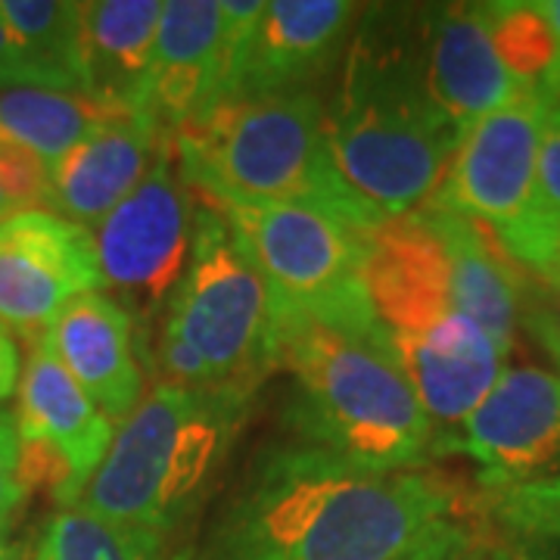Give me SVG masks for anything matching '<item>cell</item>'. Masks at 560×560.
Listing matches in <instances>:
<instances>
[{
	"mask_svg": "<svg viewBox=\"0 0 560 560\" xmlns=\"http://www.w3.org/2000/svg\"><path fill=\"white\" fill-rule=\"evenodd\" d=\"M551 101L521 91L514 101L460 131L455 160L433 200L492 231L526 275L560 261V221L539 206L536 165Z\"/></svg>",
	"mask_w": 560,
	"mask_h": 560,
	"instance_id": "cell-7",
	"label": "cell"
},
{
	"mask_svg": "<svg viewBox=\"0 0 560 560\" xmlns=\"http://www.w3.org/2000/svg\"><path fill=\"white\" fill-rule=\"evenodd\" d=\"M221 79V0H165L138 113L175 131L209 109Z\"/></svg>",
	"mask_w": 560,
	"mask_h": 560,
	"instance_id": "cell-17",
	"label": "cell"
},
{
	"mask_svg": "<svg viewBox=\"0 0 560 560\" xmlns=\"http://www.w3.org/2000/svg\"><path fill=\"white\" fill-rule=\"evenodd\" d=\"M3 445H20V440H16V418L0 408V448Z\"/></svg>",
	"mask_w": 560,
	"mask_h": 560,
	"instance_id": "cell-35",
	"label": "cell"
},
{
	"mask_svg": "<svg viewBox=\"0 0 560 560\" xmlns=\"http://www.w3.org/2000/svg\"><path fill=\"white\" fill-rule=\"evenodd\" d=\"M324 138L349 190L383 219L436 197L460 131L427 101L418 54L364 40L352 44L340 91L324 106Z\"/></svg>",
	"mask_w": 560,
	"mask_h": 560,
	"instance_id": "cell-4",
	"label": "cell"
},
{
	"mask_svg": "<svg viewBox=\"0 0 560 560\" xmlns=\"http://www.w3.org/2000/svg\"><path fill=\"white\" fill-rule=\"evenodd\" d=\"M0 560H28L25 548L7 539V529H0Z\"/></svg>",
	"mask_w": 560,
	"mask_h": 560,
	"instance_id": "cell-36",
	"label": "cell"
},
{
	"mask_svg": "<svg viewBox=\"0 0 560 560\" xmlns=\"http://www.w3.org/2000/svg\"><path fill=\"white\" fill-rule=\"evenodd\" d=\"M536 187H539V206L560 221V101L551 103L545 128H541L539 165H536Z\"/></svg>",
	"mask_w": 560,
	"mask_h": 560,
	"instance_id": "cell-28",
	"label": "cell"
},
{
	"mask_svg": "<svg viewBox=\"0 0 560 560\" xmlns=\"http://www.w3.org/2000/svg\"><path fill=\"white\" fill-rule=\"evenodd\" d=\"M168 140L172 131L143 113L106 121L50 165L54 212L81 228H94L147 178Z\"/></svg>",
	"mask_w": 560,
	"mask_h": 560,
	"instance_id": "cell-15",
	"label": "cell"
},
{
	"mask_svg": "<svg viewBox=\"0 0 560 560\" xmlns=\"http://www.w3.org/2000/svg\"><path fill=\"white\" fill-rule=\"evenodd\" d=\"M28 560H44V558H40V551H38V548H35V555H28Z\"/></svg>",
	"mask_w": 560,
	"mask_h": 560,
	"instance_id": "cell-37",
	"label": "cell"
},
{
	"mask_svg": "<svg viewBox=\"0 0 560 560\" xmlns=\"http://www.w3.org/2000/svg\"><path fill=\"white\" fill-rule=\"evenodd\" d=\"M442 452L474 460L486 492L558 474L560 374L539 364L504 368L458 430L436 436L433 455Z\"/></svg>",
	"mask_w": 560,
	"mask_h": 560,
	"instance_id": "cell-11",
	"label": "cell"
},
{
	"mask_svg": "<svg viewBox=\"0 0 560 560\" xmlns=\"http://www.w3.org/2000/svg\"><path fill=\"white\" fill-rule=\"evenodd\" d=\"M0 20L22 47L57 79L84 91L81 3L69 0H0Z\"/></svg>",
	"mask_w": 560,
	"mask_h": 560,
	"instance_id": "cell-23",
	"label": "cell"
},
{
	"mask_svg": "<svg viewBox=\"0 0 560 560\" xmlns=\"http://www.w3.org/2000/svg\"><path fill=\"white\" fill-rule=\"evenodd\" d=\"M482 533H486V529L474 533L470 539L455 541V545H445V548H433V551L418 555V558H411V560H470V555H474V545H477V539H480Z\"/></svg>",
	"mask_w": 560,
	"mask_h": 560,
	"instance_id": "cell-34",
	"label": "cell"
},
{
	"mask_svg": "<svg viewBox=\"0 0 560 560\" xmlns=\"http://www.w3.org/2000/svg\"><path fill=\"white\" fill-rule=\"evenodd\" d=\"M541 283H545V290L551 293V308L526 305L523 320H529L533 334H536V337L555 352V359L560 361V265L555 271H548V275L541 278Z\"/></svg>",
	"mask_w": 560,
	"mask_h": 560,
	"instance_id": "cell-30",
	"label": "cell"
},
{
	"mask_svg": "<svg viewBox=\"0 0 560 560\" xmlns=\"http://www.w3.org/2000/svg\"><path fill=\"white\" fill-rule=\"evenodd\" d=\"M187 187L212 202H296L361 234L383 215L340 178L324 138V103L312 91L224 101L172 131Z\"/></svg>",
	"mask_w": 560,
	"mask_h": 560,
	"instance_id": "cell-3",
	"label": "cell"
},
{
	"mask_svg": "<svg viewBox=\"0 0 560 560\" xmlns=\"http://www.w3.org/2000/svg\"><path fill=\"white\" fill-rule=\"evenodd\" d=\"M275 368L296 383L290 427L302 445L374 474L415 470L433 455V420L364 287L318 308L275 315Z\"/></svg>",
	"mask_w": 560,
	"mask_h": 560,
	"instance_id": "cell-2",
	"label": "cell"
},
{
	"mask_svg": "<svg viewBox=\"0 0 560 560\" xmlns=\"http://www.w3.org/2000/svg\"><path fill=\"white\" fill-rule=\"evenodd\" d=\"M541 13H545V20H548V25H551V32H555V66H551V72L545 75V81H541V94L548 97L551 103L560 101V0H545L541 3Z\"/></svg>",
	"mask_w": 560,
	"mask_h": 560,
	"instance_id": "cell-33",
	"label": "cell"
},
{
	"mask_svg": "<svg viewBox=\"0 0 560 560\" xmlns=\"http://www.w3.org/2000/svg\"><path fill=\"white\" fill-rule=\"evenodd\" d=\"M25 495L28 489L20 477V445H3L0 448V529H10V521L22 508Z\"/></svg>",
	"mask_w": 560,
	"mask_h": 560,
	"instance_id": "cell-31",
	"label": "cell"
},
{
	"mask_svg": "<svg viewBox=\"0 0 560 560\" xmlns=\"http://www.w3.org/2000/svg\"><path fill=\"white\" fill-rule=\"evenodd\" d=\"M13 418L25 489H50L60 511L75 508L101 467L116 423L69 377L47 337L32 346L22 368L20 408Z\"/></svg>",
	"mask_w": 560,
	"mask_h": 560,
	"instance_id": "cell-10",
	"label": "cell"
},
{
	"mask_svg": "<svg viewBox=\"0 0 560 560\" xmlns=\"http://www.w3.org/2000/svg\"><path fill=\"white\" fill-rule=\"evenodd\" d=\"M47 342L113 423L143 399V371L135 349V318L103 290L81 293L47 330Z\"/></svg>",
	"mask_w": 560,
	"mask_h": 560,
	"instance_id": "cell-16",
	"label": "cell"
},
{
	"mask_svg": "<svg viewBox=\"0 0 560 560\" xmlns=\"http://www.w3.org/2000/svg\"><path fill=\"white\" fill-rule=\"evenodd\" d=\"M44 560H184L168 533L103 521L81 508L57 511L38 539Z\"/></svg>",
	"mask_w": 560,
	"mask_h": 560,
	"instance_id": "cell-22",
	"label": "cell"
},
{
	"mask_svg": "<svg viewBox=\"0 0 560 560\" xmlns=\"http://www.w3.org/2000/svg\"><path fill=\"white\" fill-rule=\"evenodd\" d=\"M91 231L57 212L0 221V327L32 346L81 293L101 290Z\"/></svg>",
	"mask_w": 560,
	"mask_h": 560,
	"instance_id": "cell-12",
	"label": "cell"
},
{
	"mask_svg": "<svg viewBox=\"0 0 560 560\" xmlns=\"http://www.w3.org/2000/svg\"><path fill=\"white\" fill-rule=\"evenodd\" d=\"M418 38L420 88L458 131L523 91L495 54L486 3H452L423 13Z\"/></svg>",
	"mask_w": 560,
	"mask_h": 560,
	"instance_id": "cell-13",
	"label": "cell"
},
{
	"mask_svg": "<svg viewBox=\"0 0 560 560\" xmlns=\"http://www.w3.org/2000/svg\"><path fill=\"white\" fill-rule=\"evenodd\" d=\"M160 0H94L81 3L84 91L138 113L140 91L153 62Z\"/></svg>",
	"mask_w": 560,
	"mask_h": 560,
	"instance_id": "cell-20",
	"label": "cell"
},
{
	"mask_svg": "<svg viewBox=\"0 0 560 560\" xmlns=\"http://www.w3.org/2000/svg\"><path fill=\"white\" fill-rule=\"evenodd\" d=\"M162 383L249 399L275 371L268 283L228 219L200 200L187 271L162 312Z\"/></svg>",
	"mask_w": 560,
	"mask_h": 560,
	"instance_id": "cell-5",
	"label": "cell"
},
{
	"mask_svg": "<svg viewBox=\"0 0 560 560\" xmlns=\"http://www.w3.org/2000/svg\"><path fill=\"white\" fill-rule=\"evenodd\" d=\"M470 560H560V541L551 539H514V536H489L482 533Z\"/></svg>",
	"mask_w": 560,
	"mask_h": 560,
	"instance_id": "cell-29",
	"label": "cell"
},
{
	"mask_svg": "<svg viewBox=\"0 0 560 560\" xmlns=\"http://www.w3.org/2000/svg\"><path fill=\"white\" fill-rule=\"evenodd\" d=\"M20 212H54L50 168L0 135V221Z\"/></svg>",
	"mask_w": 560,
	"mask_h": 560,
	"instance_id": "cell-26",
	"label": "cell"
},
{
	"mask_svg": "<svg viewBox=\"0 0 560 560\" xmlns=\"http://www.w3.org/2000/svg\"><path fill=\"white\" fill-rule=\"evenodd\" d=\"M13 88H62V91H72L44 62L35 60L0 20V91H13Z\"/></svg>",
	"mask_w": 560,
	"mask_h": 560,
	"instance_id": "cell-27",
	"label": "cell"
},
{
	"mask_svg": "<svg viewBox=\"0 0 560 560\" xmlns=\"http://www.w3.org/2000/svg\"><path fill=\"white\" fill-rule=\"evenodd\" d=\"M131 109L103 101L91 91L13 88L0 91V135L35 153L47 168L106 121Z\"/></svg>",
	"mask_w": 560,
	"mask_h": 560,
	"instance_id": "cell-21",
	"label": "cell"
},
{
	"mask_svg": "<svg viewBox=\"0 0 560 560\" xmlns=\"http://www.w3.org/2000/svg\"><path fill=\"white\" fill-rule=\"evenodd\" d=\"M482 511L504 536L560 541V470L539 480L489 489Z\"/></svg>",
	"mask_w": 560,
	"mask_h": 560,
	"instance_id": "cell-25",
	"label": "cell"
},
{
	"mask_svg": "<svg viewBox=\"0 0 560 560\" xmlns=\"http://www.w3.org/2000/svg\"><path fill=\"white\" fill-rule=\"evenodd\" d=\"M427 418L458 427L495 386L504 355L467 315H448L436 330L393 346Z\"/></svg>",
	"mask_w": 560,
	"mask_h": 560,
	"instance_id": "cell-19",
	"label": "cell"
},
{
	"mask_svg": "<svg viewBox=\"0 0 560 560\" xmlns=\"http://www.w3.org/2000/svg\"><path fill=\"white\" fill-rule=\"evenodd\" d=\"M212 206L256 261L275 315L318 308L364 287L361 261L368 234L346 221L296 202L234 200Z\"/></svg>",
	"mask_w": 560,
	"mask_h": 560,
	"instance_id": "cell-9",
	"label": "cell"
},
{
	"mask_svg": "<svg viewBox=\"0 0 560 560\" xmlns=\"http://www.w3.org/2000/svg\"><path fill=\"white\" fill-rule=\"evenodd\" d=\"M190 194L168 140L147 178L88 228L103 287L131 318L147 320L165 312L187 271L197 224Z\"/></svg>",
	"mask_w": 560,
	"mask_h": 560,
	"instance_id": "cell-8",
	"label": "cell"
},
{
	"mask_svg": "<svg viewBox=\"0 0 560 560\" xmlns=\"http://www.w3.org/2000/svg\"><path fill=\"white\" fill-rule=\"evenodd\" d=\"M359 13L361 7L352 0H265L241 72L224 101L305 91L334 62Z\"/></svg>",
	"mask_w": 560,
	"mask_h": 560,
	"instance_id": "cell-14",
	"label": "cell"
},
{
	"mask_svg": "<svg viewBox=\"0 0 560 560\" xmlns=\"http://www.w3.org/2000/svg\"><path fill=\"white\" fill-rule=\"evenodd\" d=\"M495 54L523 91H539L555 66V32L539 3H486Z\"/></svg>",
	"mask_w": 560,
	"mask_h": 560,
	"instance_id": "cell-24",
	"label": "cell"
},
{
	"mask_svg": "<svg viewBox=\"0 0 560 560\" xmlns=\"http://www.w3.org/2000/svg\"><path fill=\"white\" fill-rule=\"evenodd\" d=\"M423 209L430 212L448 253L455 308L499 346L501 355H508L526 312V271L482 224L436 200H427Z\"/></svg>",
	"mask_w": 560,
	"mask_h": 560,
	"instance_id": "cell-18",
	"label": "cell"
},
{
	"mask_svg": "<svg viewBox=\"0 0 560 560\" xmlns=\"http://www.w3.org/2000/svg\"><path fill=\"white\" fill-rule=\"evenodd\" d=\"M486 523L436 470L374 474L293 442L261 455L209 560H411Z\"/></svg>",
	"mask_w": 560,
	"mask_h": 560,
	"instance_id": "cell-1",
	"label": "cell"
},
{
	"mask_svg": "<svg viewBox=\"0 0 560 560\" xmlns=\"http://www.w3.org/2000/svg\"><path fill=\"white\" fill-rule=\"evenodd\" d=\"M249 399L156 383L116 423L75 508L103 521L172 533L237 436Z\"/></svg>",
	"mask_w": 560,
	"mask_h": 560,
	"instance_id": "cell-6",
	"label": "cell"
},
{
	"mask_svg": "<svg viewBox=\"0 0 560 560\" xmlns=\"http://www.w3.org/2000/svg\"><path fill=\"white\" fill-rule=\"evenodd\" d=\"M22 383V359L20 346L10 330L0 327V401L13 399L20 393Z\"/></svg>",
	"mask_w": 560,
	"mask_h": 560,
	"instance_id": "cell-32",
	"label": "cell"
}]
</instances>
